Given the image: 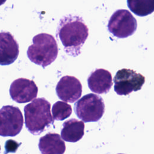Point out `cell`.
<instances>
[{
  "label": "cell",
  "instance_id": "6da1fadb",
  "mask_svg": "<svg viewBox=\"0 0 154 154\" xmlns=\"http://www.w3.org/2000/svg\"><path fill=\"white\" fill-rule=\"evenodd\" d=\"M88 36V27L81 17L70 14L60 19L56 37L61 41L67 55L74 57L79 55Z\"/></svg>",
  "mask_w": 154,
  "mask_h": 154
},
{
  "label": "cell",
  "instance_id": "7a4b0ae2",
  "mask_svg": "<svg viewBox=\"0 0 154 154\" xmlns=\"http://www.w3.org/2000/svg\"><path fill=\"white\" fill-rule=\"evenodd\" d=\"M25 126L32 135H39L54 123L51 103L45 98H37L24 107Z\"/></svg>",
  "mask_w": 154,
  "mask_h": 154
},
{
  "label": "cell",
  "instance_id": "3957f363",
  "mask_svg": "<svg viewBox=\"0 0 154 154\" xmlns=\"http://www.w3.org/2000/svg\"><path fill=\"white\" fill-rule=\"evenodd\" d=\"M26 53L31 62L45 68L57 58L58 45L52 35L40 33L32 38V44L28 47Z\"/></svg>",
  "mask_w": 154,
  "mask_h": 154
},
{
  "label": "cell",
  "instance_id": "277c9868",
  "mask_svg": "<svg viewBox=\"0 0 154 154\" xmlns=\"http://www.w3.org/2000/svg\"><path fill=\"white\" fill-rule=\"evenodd\" d=\"M74 111L78 117L84 122H97L105 112L104 102L98 95L87 94L77 100Z\"/></svg>",
  "mask_w": 154,
  "mask_h": 154
},
{
  "label": "cell",
  "instance_id": "5b68a950",
  "mask_svg": "<svg viewBox=\"0 0 154 154\" xmlns=\"http://www.w3.org/2000/svg\"><path fill=\"white\" fill-rule=\"evenodd\" d=\"M137 22L131 13L125 9L116 10L111 15L108 23V31L119 38H126L136 31Z\"/></svg>",
  "mask_w": 154,
  "mask_h": 154
},
{
  "label": "cell",
  "instance_id": "8992f818",
  "mask_svg": "<svg viewBox=\"0 0 154 154\" xmlns=\"http://www.w3.org/2000/svg\"><path fill=\"white\" fill-rule=\"evenodd\" d=\"M23 117L18 107L5 105L0 109V136L14 137L23 127Z\"/></svg>",
  "mask_w": 154,
  "mask_h": 154
},
{
  "label": "cell",
  "instance_id": "52a82bcc",
  "mask_svg": "<svg viewBox=\"0 0 154 154\" xmlns=\"http://www.w3.org/2000/svg\"><path fill=\"white\" fill-rule=\"evenodd\" d=\"M113 80L116 93L118 95H128L141 89L145 77L133 70L122 69L117 72Z\"/></svg>",
  "mask_w": 154,
  "mask_h": 154
},
{
  "label": "cell",
  "instance_id": "ba28073f",
  "mask_svg": "<svg viewBox=\"0 0 154 154\" xmlns=\"http://www.w3.org/2000/svg\"><path fill=\"white\" fill-rule=\"evenodd\" d=\"M10 95L11 98L19 103H26L34 99L38 93V87L32 80L19 78L10 85Z\"/></svg>",
  "mask_w": 154,
  "mask_h": 154
},
{
  "label": "cell",
  "instance_id": "9c48e42d",
  "mask_svg": "<svg viewBox=\"0 0 154 154\" xmlns=\"http://www.w3.org/2000/svg\"><path fill=\"white\" fill-rule=\"evenodd\" d=\"M56 93L63 101L73 103L81 97L82 87L80 81L75 76H63L56 86Z\"/></svg>",
  "mask_w": 154,
  "mask_h": 154
},
{
  "label": "cell",
  "instance_id": "30bf717a",
  "mask_svg": "<svg viewBox=\"0 0 154 154\" xmlns=\"http://www.w3.org/2000/svg\"><path fill=\"white\" fill-rule=\"evenodd\" d=\"M19 45L9 32H0V65L7 66L14 63L19 54Z\"/></svg>",
  "mask_w": 154,
  "mask_h": 154
},
{
  "label": "cell",
  "instance_id": "8fae6325",
  "mask_svg": "<svg viewBox=\"0 0 154 154\" xmlns=\"http://www.w3.org/2000/svg\"><path fill=\"white\" fill-rule=\"evenodd\" d=\"M87 82L91 91L99 94L108 93L113 84L111 73L103 69L93 71L88 77Z\"/></svg>",
  "mask_w": 154,
  "mask_h": 154
},
{
  "label": "cell",
  "instance_id": "7c38bea8",
  "mask_svg": "<svg viewBox=\"0 0 154 154\" xmlns=\"http://www.w3.org/2000/svg\"><path fill=\"white\" fill-rule=\"evenodd\" d=\"M38 148L43 154H63L65 152L66 145L59 134L48 133L40 138Z\"/></svg>",
  "mask_w": 154,
  "mask_h": 154
},
{
  "label": "cell",
  "instance_id": "4fadbf2b",
  "mask_svg": "<svg viewBox=\"0 0 154 154\" xmlns=\"http://www.w3.org/2000/svg\"><path fill=\"white\" fill-rule=\"evenodd\" d=\"M83 121L71 119L64 122L61 131V138L67 142L76 143L79 141L84 134Z\"/></svg>",
  "mask_w": 154,
  "mask_h": 154
},
{
  "label": "cell",
  "instance_id": "5bb4252c",
  "mask_svg": "<svg viewBox=\"0 0 154 154\" xmlns=\"http://www.w3.org/2000/svg\"><path fill=\"white\" fill-rule=\"evenodd\" d=\"M127 5L135 14L143 17L154 11V0H127Z\"/></svg>",
  "mask_w": 154,
  "mask_h": 154
},
{
  "label": "cell",
  "instance_id": "9a60e30c",
  "mask_svg": "<svg viewBox=\"0 0 154 154\" xmlns=\"http://www.w3.org/2000/svg\"><path fill=\"white\" fill-rule=\"evenodd\" d=\"M72 108L66 102L57 101L52 108V114L54 120H63L68 118L72 114Z\"/></svg>",
  "mask_w": 154,
  "mask_h": 154
},
{
  "label": "cell",
  "instance_id": "2e32d148",
  "mask_svg": "<svg viewBox=\"0 0 154 154\" xmlns=\"http://www.w3.org/2000/svg\"><path fill=\"white\" fill-rule=\"evenodd\" d=\"M19 146H20V143H18L13 140H7L5 142V153L15 152Z\"/></svg>",
  "mask_w": 154,
  "mask_h": 154
},
{
  "label": "cell",
  "instance_id": "e0dca14e",
  "mask_svg": "<svg viewBox=\"0 0 154 154\" xmlns=\"http://www.w3.org/2000/svg\"><path fill=\"white\" fill-rule=\"evenodd\" d=\"M7 0H0V5L4 4Z\"/></svg>",
  "mask_w": 154,
  "mask_h": 154
},
{
  "label": "cell",
  "instance_id": "ac0fdd59",
  "mask_svg": "<svg viewBox=\"0 0 154 154\" xmlns=\"http://www.w3.org/2000/svg\"><path fill=\"white\" fill-rule=\"evenodd\" d=\"M0 150H1V147H0Z\"/></svg>",
  "mask_w": 154,
  "mask_h": 154
}]
</instances>
